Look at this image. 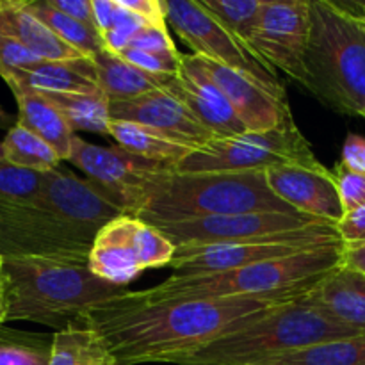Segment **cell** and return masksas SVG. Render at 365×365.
<instances>
[{
  "label": "cell",
  "mask_w": 365,
  "mask_h": 365,
  "mask_svg": "<svg viewBox=\"0 0 365 365\" xmlns=\"http://www.w3.org/2000/svg\"><path fill=\"white\" fill-rule=\"evenodd\" d=\"M341 241L337 225L319 223L291 234L274 237L257 239V241L230 242V245L210 246H180L175 252L170 267L173 277H205V274L227 273L242 269L267 260L285 259L314 246Z\"/></svg>",
  "instance_id": "9c48e42d"
},
{
  "label": "cell",
  "mask_w": 365,
  "mask_h": 365,
  "mask_svg": "<svg viewBox=\"0 0 365 365\" xmlns=\"http://www.w3.org/2000/svg\"><path fill=\"white\" fill-rule=\"evenodd\" d=\"M321 103L365 118V20L331 0H310L305 81Z\"/></svg>",
  "instance_id": "8992f818"
},
{
  "label": "cell",
  "mask_w": 365,
  "mask_h": 365,
  "mask_svg": "<svg viewBox=\"0 0 365 365\" xmlns=\"http://www.w3.org/2000/svg\"><path fill=\"white\" fill-rule=\"evenodd\" d=\"M2 152L6 163L38 173H50L57 170L61 163L59 155L48 143L20 125H14L6 134L2 141Z\"/></svg>",
  "instance_id": "f1b7e54d"
},
{
  "label": "cell",
  "mask_w": 365,
  "mask_h": 365,
  "mask_svg": "<svg viewBox=\"0 0 365 365\" xmlns=\"http://www.w3.org/2000/svg\"><path fill=\"white\" fill-rule=\"evenodd\" d=\"M342 267L365 277V242H342Z\"/></svg>",
  "instance_id": "7bdbcfd3"
},
{
  "label": "cell",
  "mask_w": 365,
  "mask_h": 365,
  "mask_svg": "<svg viewBox=\"0 0 365 365\" xmlns=\"http://www.w3.org/2000/svg\"><path fill=\"white\" fill-rule=\"evenodd\" d=\"M360 9H362V18L365 20V4H362V6H360Z\"/></svg>",
  "instance_id": "7dc6e473"
},
{
  "label": "cell",
  "mask_w": 365,
  "mask_h": 365,
  "mask_svg": "<svg viewBox=\"0 0 365 365\" xmlns=\"http://www.w3.org/2000/svg\"><path fill=\"white\" fill-rule=\"evenodd\" d=\"M130 48L143 50V52H177L173 39H171L168 27H145L134 39H132Z\"/></svg>",
  "instance_id": "8d00e7d4"
},
{
  "label": "cell",
  "mask_w": 365,
  "mask_h": 365,
  "mask_svg": "<svg viewBox=\"0 0 365 365\" xmlns=\"http://www.w3.org/2000/svg\"><path fill=\"white\" fill-rule=\"evenodd\" d=\"M48 2L61 13L96 29L95 18H93V0H48Z\"/></svg>",
  "instance_id": "60d3db41"
},
{
  "label": "cell",
  "mask_w": 365,
  "mask_h": 365,
  "mask_svg": "<svg viewBox=\"0 0 365 365\" xmlns=\"http://www.w3.org/2000/svg\"><path fill=\"white\" fill-rule=\"evenodd\" d=\"M309 38L310 0H264L246 48L267 68L303 84Z\"/></svg>",
  "instance_id": "4fadbf2b"
},
{
  "label": "cell",
  "mask_w": 365,
  "mask_h": 365,
  "mask_svg": "<svg viewBox=\"0 0 365 365\" xmlns=\"http://www.w3.org/2000/svg\"><path fill=\"white\" fill-rule=\"evenodd\" d=\"M118 14V0H93V18L100 36L114 25Z\"/></svg>",
  "instance_id": "b9f144b4"
},
{
  "label": "cell",
  "mask_w": 365,
  "mask_h": 365,
  "mask_svg": "<svg viewBox=\"0 0 365 365\" xmlns=\"http://www.w3.org/2000/svg\"><path fill=\"white\" fill-rule=\"evenodd\" d=\"M50 365H118L100 334L77 323L53 334Z\"/></svg>",
  "instance_id": "d4e9b609"
},
{
  "label": "cell",
  "mask_w": 365,
  "mask_h": 365,
  "mask_svg": "<svg viewBox=\"0 0 365 365\" xmlns=\"http://www.w3.org/2000/svg\"><path fill=\"white\" fill-rule=\"evenodd\" d=\"M168 25L195 52L217 64L242 71L271 88H284L277 71L252 56L205 7L195 0H160Z\"/></svg>",
  "instance_id": "7c38bea8"
},
{
  "label": "cell",
  "mask_w": 365,
  "mask_h": 365,
  "mask_svg": "<svg viewBox=\"0 0 365 365\" xmlns=\"http://www.w3.org/2000/svg\"><path fill=\"white\" fill-rule=\"evenodd\" d=\"M0 32L20 41L43 61H68L86 57L57 38L38 16L29 11L25 0H0Z\"/></svg>",
  "instance_id": "44dd1931"
},
{
  "label": "cell",
  "mask_w": 365,
  "mask_h": 365,
  "mask_svg": "<svg viewBox=\"0 0 365 365\" xmlns=\"http://www.w3.org/2000/svg\"><path fill=\"white\" fill-rule=\"evenodd\" d=\"M252 212L299 214L271 191L266 171L178 173L163 170L143 182L128 216L152 221Z\"/></svg>",
  "instance_id": "277c9868"
},
{
  "label": "cell",
  "mask_w": 365,
  "mask_h": 365,
  "mask_svg": "<svg viewBox=\"0 0 365 365\" xmlns=\"http://www.w3.org/2000/svg\"><path fill=\"white\" fill-rule=\"evenodd\" d=\"M68 160L84 171L88 180L103 189L125 214H128L135 195L150 175L163 170H173L164 164L134 155L120 146L103 148L91 145L77 134L71 143Z\"/></svg>",
  "instance_id": "5bb4252c"
},
{
  "label": "cell",
  "mask_w": 365,
  "mask_h": 365,
  "mask_svg": "<svg viewBox=\"0 0 365 365\" xmlns=\"http://www.w3.org/2000/svg\"><path fill=\"white\" fill-rule=\"evenodd\" d=\"M341 266L342 241H337L227 273L187 278L171 274L163 284L138 291V294L146 302L255 298L285 303L309 292Z\"/></svg>",
  "instance_id": "5b68a950"
},
{
  "label": "cell",
  "mask_w": 365,
  "mask_h": 365,
  "mask_svg": "<svg viewBox=\"0 0 365 365\" xmlns=\"http://www.w3.org/2000/svg\"><path fill=\"white\" fill-rule=\"evenodd\" d=\"M159 230L177 248L180 246L230 245V242L257 241L291 234L307 227L330 221L317 220L305 214L252 212L234 216L191 217V220H152L145 221Z\"/></svg>",
  "instance_id": "8fae6325"
},
{
  "label": "cell",
  "mask_w": 365,
  "mask_h": 365,
  "mask_svg": "<svg viewBox=\"0 0 365 365\" xmlns=\"http://www.w3.org/2000/svg\"><path fill=\"white\" fill-rule=\"evenodd\" d=\"M200 4L246 48L259 24L264 0H200Z\"/></svg>",
  "instance_id": "f546056e"
},
{
  "label": "cell",
  "mask_w": 365,
  "mask_h": 365,
  "mask_svg": "<svg viewBox=\"0 0 365 365\" xmlns=\"http://www.w3.org/2000/svg\"><path fill=\"white\" fill-rule=\"evenodd\" d=\"M110 121H130L159 132L177 145L196 150L214 138L187 107L166 89H155L130 100L110 102Z\"/></svg>",
  "instance_id": "2e32d148"
},
{
  "label": "cell",
  "mask_w": 365,
  "mask_h": 365,
  "mask_svg": "<svg viewBox=\"0 0 365 365\" xmlns=\"http://www.w3.org/2000/svg\"><path fill=\"white\" fill-rule=\"evenodd\" d=\"M91 59L96 66L100 89L110 102L130 100L155 89H166L173 77V75L148 73L127 63L120 53L109 52L106 48Z\"/></svg>",
  "instance_id": "603a6c76"
},
{
  "label": "cell",
  "mask_w": 365,
  "mask_h": 365,
  "mask_svg": "<svg viewBox=\"0 0 365 365\" xmlns=\"http://www.w3.org/2000/svg\"><path fill=\"white\" fill-rule=\"evenodd\" d=\"M337 184L339 198H341L344 214L353 212L365 205V173L349 170L342 163H337L335 170L331 171Z\"/></svg>",
  "instance_id": "836d02e7"
},
{
  "label": "cell",
  "mask_w": 365,
  "mask_h": 365,
  "mask_svg": "<svg viewBox=\"0 0 365 365\" xmlns=\"http://www.w3.org/2000/svg\"><path fill=\"white\" fill-rule=\"evenodd\" d=\"M177 246L152 225L118 216L96 234L89 250V269L102 280L128 287L145 269L170 266Z\"/></svg>",
  "instance_id": "30bf717a"
},
{
  "label": "cell",
  "mask_w": 365,
  "mask_h": 365,
  "mask_svg": "<svg viewBox=\"0 0 365 365\" xmlns=\"http://www.w3.org/2000/svg\"><path fill=\"white\" fill-rule=\"evenodd\" d=\"M27 7L57 38H61L64 43L73 46L75 50L84 53L86 57H95L96 53L106 48L102 36L95 27H89V25L61 13L48 0H29Z\"/></svg>",
  "instance_id": "83f0119b"
},
{
  "label": "cell",
  "mask_w": 365,
  "mask_h": 365,
  "mask_svg": "<svg viewBox=\"0 0 365 365\" xmlns=\"http://www.w3.org/2000/svg\"><path fill=\"white\" fill-rule=\"evenodd\" d=\"M305 294L267 310L252 324L210 342L177 365H257L321 342L359 337L314 307Z\"/></svg>",
  "instance_id": "52a82bcc"
},
{
  "label": "cell",
  "mask_w": 365,
  "mask_h": 365,
  "mask_svg": "<svg viewBox=\"0 0 365 365\" xmlns=\"http://www.w3.org/2000/svg\"><path fill=\"white\" fill-rule=\"evenodd\" d=\"M123 214L91 180L57 168L32 200L0 203V257H89L96 234Z\"/></svg>",
  "instance_id": "7a4b0ae2"
},
{
  "label": "cell",
  "mask_w": 365,
  "mask_h": 365,
  "mask_svg": "<svg viewBox=\"0 0 365 365\" xmlns=\"http://www.w3.org/2000/svg\"><path fill=\"white\" fill-rule=\"evenodd\" d=\"M43 63L20 41L0 32V70H29Z\"/></svg>",
  "instance_id": "d590c367"
},
{
  "label": "cell",
  "mask_w": 365,
  "mask_h": 365,
  "mask_svg": "<svg viewBox=\"0 0 365 365\" xmlns=\"http://www.w3.org/2000/svg\"><path fill=\"white\" fill-rule=\"evenodd\" d=\"M109 135L118 146L146 160L173 168L192 152L187 146L170 141L159 132L130 121H110Z\"/></svg>",
  "instance_id": "cb8c5ba5"
},
{
  "label": "cell",
  "mask_w": 365,
  "mask_h": 365,
  "mask_svg": "<svg viewBox=\"0 0 365 365\" xmlns=\"http://www.w3.org/2000/svg\"><path fill=\"white\" fill-rule=\"evenodd\" d=\"M14 125H16V120H14V118L11 116V114L7 113L2 106H0V130L9 132Z\"/></svg>",
  "instance_id": "ee69618b"
},
{
  "label": "cell",
  "mask_w": 365,
  "mask_h": 365,
  "mask_svg": "<svg viewBox=\"0 0 365 365\" xmlns=\"http://www.w3.org/2000/svg\"><path fill=\"white\" fill-rule=\"evenodd\" d=\"M41 93L61 114L68 127L75 132H91L109 135L110 100L103 93Z\"/></svg>",
  "instance_id": "484cf974"
},
{
  "label": "cell",
  "mask_w": 365,
  "mask_h": 365,
  "mask_svg": "<svg viewBox=\"0 0 365 365\" xmlns=\"http://www.w3.org/2000/svg\"><path fill=\"white\" fill-rule=\"evenodd\" d=\"M271 191L305 216L337 225L344 217L337 184L323 164H282L266 170Z\"/></svg>",
  "instance_id": "e0dca14e"
},
{
  "label": "cell",
  "mask_w": 365,
  "mask_h": 365,
  "mask_svg": "<svg viewBox=\"0 0 365 365\" xmlns=\"http://www.w3.org/2000/svg\"><path fill=\"white\" fill-rule=\"evenodd\" d=\"M166 91L180 100L216 139L235 138L248 132L223 91L202 70L195 53H182L180 70L171 77Z\"/></svg>",
  "instance_id": "ac0fdd59"
},
{
  "label": "cell",
  "mask_w": 365,
  "mask_h": 365,
  "mask_svg": "<svg viewBox=\"0 0 365 365\" xmlns=\"http://www.w3.org/2000/svg\"><path fill=\"white\" fill-rule=\"evenodd\" d=\"M120 56L123 57L127 63L134 64V66L141 68V70L148 71V73L157 75H177L182 64V53L178 52H143V50H135L127 46L121 50Z\"/></svg>",
  "instance_id": "e575fe53"
},
{
  "label": "cell",
  "mask_w": 365,
  "mask_h": 365,
  "mask_svg": "<svg viewBox=\"0 0 365 365\" xmlns=\"http://www.w3.org/2000/svg\"><path fill=\"white\" fill-rule=\"evenodd\" d=\"M6 314H7V305H6V294H4V278L0 273V330L6 324Z\"/></svg>",
  "instance_id": "f6af8a7d"
},
{
  "label": "cell",
  "mask_w": 365,
  "mask_h": 365,
  "mask_svg": "<svg viewBox=\"0 0 365 365\" xmlns=\"http://www.w3.org/2000/svg\"><path fill=\"white\" fill-rule=\"evenodd\" d=\"M145 27H148V25H146V21L143 18H139L138 14L128 11L127 7H123L118 2V14L116 20H114V25L102 36L103 46L109 52L120 53L121 50H125L130 45L132 39Z\"/></svg>",
  "instance_id": "d6a6232c"
},
{
  "label": "cell",
  "mask_w": 365,
  "mask_h": 365,
  "mask_svg": "<svg viewBox=\"0 0 365 365\" xmlns=\"http://www.w3.org/2000/svg\"><path fill=\"white\" fill-rule=\"evenodd\" d=\"M341 163L349 170L365 173V138L359 134H348L342 146Z\"/></svg>",
  "instance_id": "ab89813d"
},
{
  "label": "cell",
  "mask_w": 365,
  "mask_h": 365,
  "mask_svg": "<svg viewBox=\"0 0 365 365\" xmlns=\"http://www.w3.org/2000/svg\"><path fill=\"white\" fill-rule=\"evenodd\" d=\"M305 298L330 319L365 335V277L348 267H337L314 285Z\"/></svg>",
  "instance_id": "ffe728a7"
},
{
  "label": "cell",
  "mask_w": 365,
  "mask_h": 365,
  "mask_svg": "<svg viewBox=\"0 0 365 365\" xmlns=\"http://www.w3.org/2000/svg\"><path fill=\"white\" fill-rule=\"evenodd\" d=\"M337 232L342 242H365V205L344 214L337 223Z\"/></svg>",
  "instance_id": "f35d334b"
},
{
  "label": "cell",
  "mask_w": 365,
  "mask_h": 365,
  "mask_svg": "<svg viewBox=\"0 0 365 365\" xmlns=\"http://www.w3.org/2000/svg\"><path fill=\"white\" fill-rule=\"evenodd\" d=\"M7 86H21L43 93H102L91 57L68 61H43L29 70H0Z\"/></svg>",
  "instance_id": "d6986e66"
},
{
  "label": "cell",
  "mask_w": 365,
  "mask_h": 365,
  "mask_svg": "<svg viewBox=\"0 0 365 365\" xmlns=\"http://www.w3.org/2000/svg\"><path fill=\"white\" fill-rule=\"evenodd\" d=\"M53 335L0 330V365H50Z\"/></svg>",
  "instance_id": "4dcf8cb0"
},
{
  "label": "cell",
  "mask_w": 365,
  "mask_h": 365,
  "mask_svg": "<svg viewBox=\"0 0 365 365\" xmlns=\"http://www.w3.org/2000/svg\"><path fill=\"white\" fill-rule=\"evenodd\" d=\"M6 323L29 321L57 331L77 324L93 307L128 292L89 269L88 257L2 259Z\"/></svg>",
  "instance_id": "3957f363"
},
{
  "label": "cell",
  "mask_w": 365,
  "mask_h": 365,
  "mask_svg": "<svg viewBox=\"0 0 365 365\" xmlns=\"http://www.w3.org/2000/svg\"><path fill=\"white\" fill-rule=\"evenodd\" d=\"M0 160H4V152H2V141H0Z\"/></svg>",
  "instance_id": "bcb514c9"
},
{
  "label": "cell",
  "mask_w": 365,
  "mask_h": 365,
  "mask_svg": "<svg viewBox=\"0 0 365 365\" xmlns=\"http://www.w3.org/2000/svg\"><path fill=\"white\" fill-rule=\"evenodd\" d=\"M128 11L138 14L150 27H168L166 14H164L160 0H118Z\"/></svg>",
  "instance_id": "74e56055"
},
{
  "label": "cell",
  "mask_w": 365,
  "mask_h": 365,
  "mask_svg": "<svg viewBox=\"0 0 365 365\" xmlns=\"http://www.w3.org/2000/svg\"><path fill=\"white\" fill-rule=\"evenodd\" d=\"M282 164H321L292 116L264 132H246L227 139H212L175 166L178 173H237L266 171Z\"/></svg>",
  "instance_id": "ba28073f"
},
{
  "label": "cell",
  "mask_w": 365,
  "mask_h": 365,
  "mask_svg": "<svg viewBox=\"0 0 365 365\" xmlns=\"http://www.w3.org/2000/svg\"><path fill=\"white\" fill-rule=\"evenodd\" d=\"M9 89L16 98V125L27 128L32 134L48 143L61 160H68L75 134L64 121L63 114L39 91L21 88V86H9Z\"/></svg>",
  "instance_id": "7402d4cb"
},
{
  "label": "cell",
  "mask_w": 365,
  "mask_h": 365,
  "mask_svg": "<svg viewBox=\"0 0 365 365\" xmlns=\"http://www.w3.org/2000/svg\"><path fill=\"white\" fill-rule=\"evenodd\" d=\"M257 365H365V335L321 342Z\"/></svg>",
  "instance_id": "4316f807"
},
{
  "label": "cell",
  "mask_w": 365,
  "mask_h": 365,
  "mask_svg": "<svg viewBox=\"0 0 365 365\" xmlns=\"http://www.w3.org/2000/svg\"><path fill=\"white\" fill-rule=\"evenodd\" d=\"M0 267H2V257H0Z\"/></svg>",
  "instance_id": "c3c4849f"
},
{
  "label": "cell",
  "mask_w": 365,
  "mask_h": 365,
  "mask_svg": "<svg viewBox=\"0 0 365 365\" xmlns=\"http://www.w3.org/2000/svg\"><path fill=\"white\" fill-rule=\"evenodd\" d=\"M46 173L18 168L0 160V203H25L38 196Z\"/></svg>",
  "instance_id": "1f68e13d"
},
{
  "label": "cell",
  "mask_w": 365,
  "mask_h": 365,
  "mask_svg": "<svg viewBox=\"0 0 365 365\" xmlns=\"http://www.w3.org/2000/svg\"><path fill=\"white\" fill-rule=\"evenodd\" d=\"M287 303V302H285ZM284 302L255 298L146 302L138 291L93 307L78 323L100 334L118 365L177 364Z\"/></svg>",
  "instance_id": "6da1fadb"
},
{
  "label": "cell",
  "mask_w": 365,
  "mask_h": 365,
  "mask_svg": "<svg viewBox=\"0 0 365 365\" xmlns=\"http://www.w3.org/2000/svg\"><path fill=\"white\" fill-rule=\"evenodd\" d=\"M202 70L223 91L248 132H264L278 127L292 116L285 88H271L242 71L196 56Z\"/></svg>",
  "instance_id": "9a60e30c"
}]
</instances>
